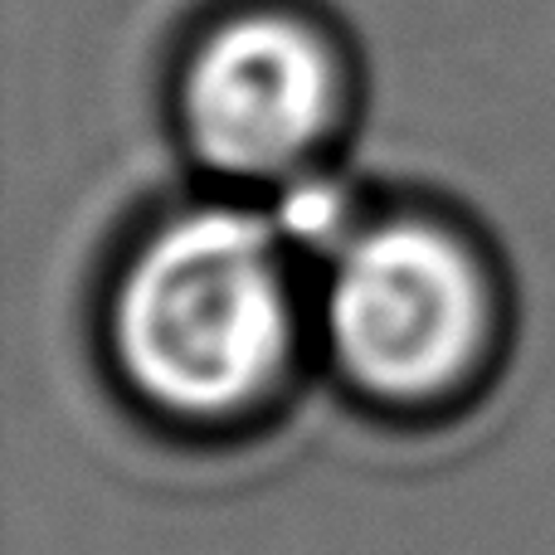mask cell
Wrapping results in <instances>:
<instances>
[{
    "label": "cell",
    "instance_id": "cell-1",
    "mask_svg": "<svg viewBox=\"0 0 555 555\" xmlns=\"http://www.w3.org/2000/svg\"><path fill=\"white\" fill-rule=\"evenodd\" d=\"M127 385L181 424L259 410L293 356V287L278 234L210 210L162 230L127 269L113 307Z\"/></svg>",
    "mask_w": 555,
    "mask_h": 555
},
{
    "label": "cell",
    "instance_id": "cell-2",
    "mask_svg": "<svg viewBox=\"0 0 555 555\" xmlns=\"http://www.w3.org/2000/svg\"><path fill=\"white\" fill-rule=\"evenodd\" d=\"M326 341L361 395L429 404L453 395L488 346V287L439 230L390 224L346 244L326 283Z\"/></svg>",
    "mask_w": 555,
    "mask_h": 555
},
{
    "label": "cell",
    "instance_id": "cell-3",
    "mask_svg": "<svg viewBox=\"0 0 555 555\" xmlns=\"http://www.w3.org/2000/svg\"><path fill=\"white\" fill-rule=\"evenodd\" d=\"M336 78L322 44L293 20L249 15L220 29L185 83L191 137L215 166L269 176L317 146L332 122Z\"/></svg>",
    "mask_w": 555,
    "mask_h": 555
}]
</instances>
